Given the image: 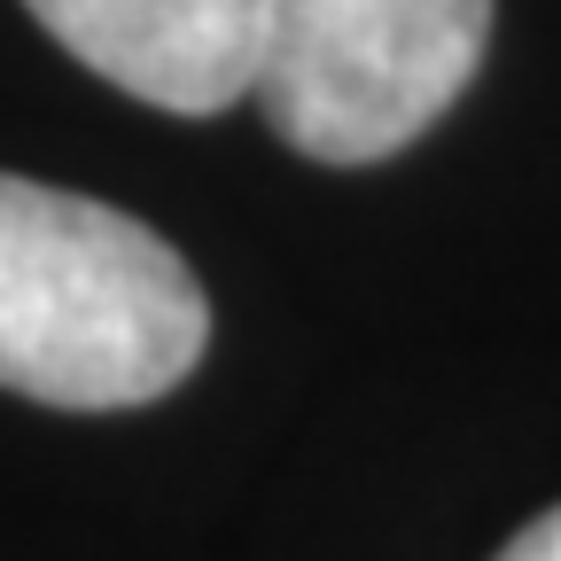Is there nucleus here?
<instances>
[{
  "label": "nucleus",
  "instance_id": "4",
  "mask_svg": "<svg viewBox=\"0 0 561 561\" xmlns=\"http://www.w3.org/2000/svg\"><path fill=\"white\" fill-rule=\"evenodd\" d=\"M491 561H561V507H546L530 530H515L500 553H491Z\"/></svg>",
  "mask_w": 561,
  "mask_h": 561
},
{
  "label": "nucleus",
  "instance_id": "3",
  "mask_svg": "<svg viewBox=\"0 0 561 561\" xmlns=\"http://www.w3.org/2000/svg\"><path fill=\"white\" fill-rule=\"evenodd\" d=\"M94 79L172 117H219L257 87L273 0H24Z\"/></svg>",
  "mask_w": 561,
  "mask_h": 561
},
{
  "label": "nucleus",
  "instance_id": "2",
  "mask_svg": "<svg viewBox=\"0 0 561 561\" xmlns=\"http://www.w3.org/2000/svg\"><path fill=\"white\" fill-rule=\"evenodd\" d=\"M483 39L491 0H273L250 94L297 157L375 164L468 94Z\"/></svg>",
  "mask_w": 561,
  "mask_h": 561
},
{
  "label": "nucleus",
  "instance_id": "1",
  "mask_svg": "<svg viewBox=\"0 0 561 561\" xmlns=\"http://www.w3.org/2000/svg\"><path fill=\"white\" fill-rule=\"evenodd\" d=\"M210 305L133 210L0 172V390L110 413L195 375Z\"/></svg>",
  "mask_w": 561,
  "mask_h": 561
}]
</instances>
